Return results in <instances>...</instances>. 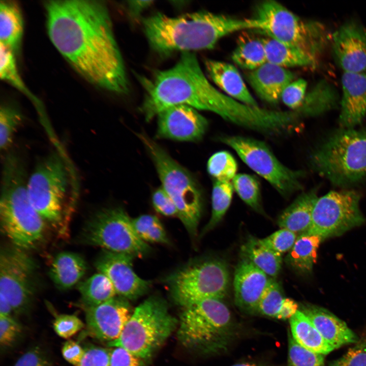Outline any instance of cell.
Instances as JSON below:
<instances>
[{
    "mask_svg": "<svg viewBox=\"0 0 366 366\" xmlns=\"http://www.w3.org/2000/svg\"><path fill=\"white\" fill-rule=\"evenodd\" d=\"M49 39L63 56L95 85L126 94L129 84L106 5L101 1L45 2Z\"/></svg>",
    "mask_w": 366,
    "mask_h": 366,
    "instance_id": "cell-1",
    "label": "cell"
},
{
    "mask_svg": "<svg viewBox=\"0 0 366 366\" xmlns=\"http://www.w3.org/2000/svg\"><path fill=\"white\" fill-rule=\"evenodd\" d=\"M144 92L140 110L147 121L164 110L185 105L212 112L224 119L246 128L254 121V107L217 89L204 74L195 54L184 52L172 68L139 77Z\"/></svg>",
    "mask_w": 366,
    "mask_h": 366,
    "instance_id": "cell-2",
    "label": "cell"
},
{
    "mask_svg": "<svg viewBox=\"0 0 366 366\" xmlns=\"http://www.w3.org/2000/svg\"><path fill=\"white\" fill-rule=\"evenodd\" d=\"M143 30L151 48L167 55L177 51L213 48L223 37L234 32L258 28L253 17L237 18L208 11L169 17L158 13L143 20Z\"/></svg>",
    "mask_w": 366,
    "mask_h": 366,
    "instance_id": "cell-3",
    "label": "cell"
},
{
    "mask_svg": "<svg viewBox=\"0 0 366 366\" xmlns=\"http://www.w3.org/2000/svg\"><path fill=\"white\" fill-rule=\"evenodd\" d=\"M0 201L1 229L15 247L26 250L43 239L45 222L36 211L27 193V177L20 156L8 152L3 159Z\"/></svg>",
    "mask_w": 366,
    "mask_h": 366,
    "instance_id": "cell-4",
    "label": "cell"
},
{
    "mask_svg": "<svg viewBox=\"0 0 366 366\" xmlns=\"http://www.w3.org/2000/svg\"><path fill=\"white\" fill-rule=\"evenodd\" d=\"M177 325L181 345L206 354L227 350L237 332L229 309L217 298L204 299L183 308Z\"/></svg>",
    "mask_w": 366,
    "mask_h": 366,
    "instance_id": "cell-5",
    "label": "cell"
},
{
    "mask_svg": "<svg viewBox=\"0 0 366 366\" xmlns=\"http://www.w3.org/2000/svg\"><path fill=\"white\" fill-rule=\"evenodd\" d=\"M310 163L333 185L348 187L366 178V127L334 131L312 152Z\"/></svg>",
    "mask_w": 366,
    "mask_h": 366,
    "instance_id": "cell-6",
    "label": "cell"
},
{
    "mask_svg": "<svg viewBox=\"0 0 366 366\" xmlns=\"http://www.w3.org/2000/svg\"><path fill=\"white\" fill-rule=\"evenodd\" d=\"M137 136L155 164L162 188L176 207L177 217L189 234L196 236L202 209V196L198 184L188 171L146 134Z\"/></svg>",
    "mask_w": 366,
    "mask_h": 366,
    "instance_id": "cell-7",
    "label": "cell"
},
{
    "mask_svg": "<svg viewBox=\"0 0 366 366\" xmlns=\"http://www.w3.org/2000/svg\"><path fill=\"white\" fill-rule=\"evenodd\" d=\"M253 18L258 23V31L297 47L318 60L331 42V35L324 24L303 20L274 1H265L259 4Z\"/></svg>",
    "mask_w": 366,
    "mask_h": 366,
    "instance_id": "cell-8",
    "label": "cell"
},
{
    "mask_svg": "<svg viewBox=\"0 0 366 366\" xmlns=\"http://www.w3.org/2000/svg\"><path fill=\"white\" fill-rule=\"evenodd\" d=\"M177 325L166 302L150 296L135 309L120 337L107 345L123 348L145 360L164 344Z\"/></svg>",
    "mask_w": 366,
    "mask_h": 366,
    "instance_id": "cell-9",
    "label": "cell"
},
{
    "mask_svg": "<svg viewBox=\"0 0 366 366\" xmlns=\"http://www.w3.org/2000/svg\"><path fill=\"white\" fill-rule=\"evenodd\" d=\"M69 179L65 162L57 152L41 159L27 178L30 203L45 223L56 227L62 222Z\"/></svg>",
    "mask_w": 366,
    "mask_h": 366,
    "instance_id": "cell-10",
    "label": "cell"
},
{
    "mask_svg": "<svg viewBox=\"0 0 366 366\" xmlns=\"http://www.w3.org/2000/svg\"><path fill=\"white\" fill-rule=\"evenodd\" d=\"M171 298L183 308L206 298L222 299L229 275L226 264L216 259L191 262L167 277Z\"/></svg>",
    "mask_w": 366,
    "mask_h": 366,
    "instance_id": "cell-11",
    "label": "cell"
},
{
    "mask_svg": "<svg viewBox=\"0 0 366 366\" xmlns=\"http://www.w3.org/2000/svg\"><path fill=\"white\" fill-rule=\"evenodd\" d=\"M132 220L121 208L101 209L87 221L80 235L84 244L105 250L143 257L150 247L135 231Z\"/></svg>",
    "mask_w": 366,
    "mask_h": 366,
    "instance_id": "cell-12",
    "label": "cell"
},
{
    "mask_svg": "<svg viewBox=\"0 0 366 366\" xmlns=\"http://www.w3.org/2000/svg\"><path fill=\"white\" fill-rule=\"evenodd\" d=\"M219 139L281 195L287 197L302 189L301 179L304 172L284 165L264 142L239 135H224Z\"/></svg>",
    "mask_w": 366,
    "mask_h": 366,
    "instance_id": "cell-13",
    "label": "cell"
},
{
    "mask_svg": "<svg viewBox=\"0 0 366 366\" xmlns=\"http://www.w3.org/2000/svg\"><path fill=\"white\" fill-rule=\"evenodd\" d=\"M360 200L358 192L346 189L331 191L318 197L307 232L319 236L323 241L361 225L365 219L360 209Z\"/></svg>",
    "mask_w": 366,
    "mask_h": 366,
    "instance_id": "cell-14",
    "label": "cell"
},
{
    "mask_svg": "<svg viewBox=\"0 0 366 366\" xmlns=\"http://www.w3.org/2000/svg\"><path fill=\"white\" fill-rule=\"evenodd\" d=\"M37 265L25 250L14 247L2 249L0 255V293L17 314L29 309L36 287Z\"/></svg>",
    "mask_w": 366,
    "mask_h": 366,
    "instance_id": "cell-15",
    "label": "cell"
},
{
    "mask_svg": "<svg viewBox=\"0 0 366 366\" xmlns=\"http://www.w3.org/2000/svg\"><path fill=\"white\" fill-rule=\"evenodd\" d=\"M133 256L104 250L98 257L95 266L112 283L117 295L135 300L145 294L151 283L138 277L133 268Z\"/></svg>",
    "mask_w": 366,
    "mask_h": 366,
    "instance_id": "cell-16",
    "label": "cell"
},
{
    "mask_svg": "<svg viewBox=\"0 0 366 366\" xmlns=\"http://www.w3.org/2000/svg\"><path fill=\"white\" fill-rule=\"evenodd\" d=\"M334 58L346 73H363L366 70V28L356 20H349L332 35Z\"/></svg>",
    "mask_w": 366,
    "mask_h": 366,
    "instance_id": "cell-17",
    "label": "cell"
},
{
    "mask_svg": "<svg viewBox=\"0 0 366 366\" xmlns=\"http://www.w3.org/2000/svg\"><path fill=\"white\" fill-rule=\"evenodd\" d=\"M84 309L88 333L108 343L120 337L133 313L128 300L119 296Z\"/></svg>",
    "mask_w": 366,
    "mask_h": 366,
    "instance_id": "cell-18",
    "label": "cell"
},
{
    "mask_svg": "<svg viewBox=\"0 0 366 366\" xmlns=\"http://www.w3.org/2000/svg\"><path fill=\"white\" fill-rule=\"evenodd\" d=\"M158 138L181 141H196L205 134L207 120L193 107L178 105L158 114Z\"/></svg>",
    "mask_w": 366,
    "mask_h": 366,
    "instance_id": "cell-19",
    "label": "cell"
},
{
    "mask_svg": "<svg viewBox=\"0 0 366 366\" xmlns=\"http://www.w3.org/2000/svg\"><path fill=\"white\" fill-rule=\"evenodd\" d=\"M270 277L246 258L240 256L235 268L234 302L242 312L257 314L258 306Z\"/></svg>",
    "mask_w": 366,
    "mask_h": 366,
    "instance_id": "cell-20",
    "label": "cell"
},
{
    "mask_svg": "<svg viewBox=\"0 0 366 366\" xmlns=\"http://www.w3.org/2000/svg\"><path fill=\"white\" fill-rule=\"evenodd\" d=\"M339 123L342 128H355L366 117V74L344 72Z\"/></svg>",
    "mask_w": 366,
    "mask_h": 366,
    "instance_id": "cell-21",
    "label": "cell"
},
{
    "mask_svg": "<svg viewBox=\"0 0 366 366\" xmlns=\"http://www.w3.org/2000/svg\"><path fill=\"white\" fill-rule=\"evenodd\" d=\"M299 310L309 318L334 349L358 341L359 338L347 324L328 310L309 303L302 304Z\"/></svg>",
    "mask_w": 366,
    "mask_h": 366,
    "instance_id": "cell-22",
    "label": "cell"
},
{
    "mask_svg": "<svg viewBox=\"0 0 366 366\" xmlns=\"http://www.w3.org/2000/svg\"><path fill=\"white\" fill-rule=\"evenodd\" d=\"M248 78L261 99L270 104H276L286 87L293 81L294 75L286 68L266 62L251 71Z\"/></svg>",
    "mask_w": 366,
    "mask_h": 366,
    "instance_id": "cell-23",
    "label": "cell"
},
{
    "mask_svg": "<svg viewBox=\"0 0 366 366\" xmlns=\"http://www.w3.org/2000/svg\"><path fill=\"white\" fill-rule=\"evenodd\" d=\"M205 66L215 84L227 95L246 105L259 106L234 66L224 62L207 59Z\"/></svg>",
    "mask_w": 366,
    "mask_h": 366,
    "instance_id": "cell-24",
    "label": "cell"
},
{
    "mask_svg": "<svg viewBox=\"0 0 366 366\" xmlns=\"http://www.w3.org/2000/svg\"><path fill=\"white\" fill-rule=\"evenodd\" d=\"M317 192L312 189L298 196L279 216V226L297 235L307 232L310 227L313 208L318 198Z\"/></svg>",
    "mask_w": 366,
    "mask_h": 366,
    "instance_id": "cell-25",
    "label": "cell"
},
{
    "mask_svg": "<svg viewBox=\"0 0 366 366\" xmlns=\"http://www.w3.org/2000/svg\"><path fill=\"white\" fill-rule=\"evenodd\" d=\"M87 269L85 260L78 254L64 252L58 254L51 265L49 274L53 283L62 289L71 288L82 278Z\"/></svg>",
    "mask_w": 366,
    "mask_h": 366,
    "instance_id": "cell-26",
    "label": "cell"
},
{
    "mask_svg": "<svg viewBox=\"0 0 366 366\" xmlns=\"http://www.w3.org/2000/svg\"><path fill=\"white\" fill-rule=\"evenodd\" d=\"M321 238L307 232L297 235L295 243L288 252L286 264L295 272L300 274L311 273L317 258V251Z\"/></svg>",
    "mask_w": 366,
    "mask_h": 366,
    "instance_id": "cell-27",
    "label": "cell"
},
{
    "mask_svg": "<svg viewBox=\"0 0 366 366\" xmlns=\"http://www.w3.org/2000/svg\"><path fill=\"white\" fill-rule=\"evenodd\" d=\"M267 62L282 68L314 66L318 60L301 49L269 37L262 38Z\"/></svg>",
    "mask_w": 366,
    "mask_h": 366,
    "instance_id": "cell-28",
    "label": "cell"
},
{
    "mask_svg": "<svg viewBox=\"0 0 366 366\" xmlns=\"http://www.w3.org/2000/svg\"><path fill=\"white\" fill-rule=\"evenodd\" d=\"M290 333L294 340L312 352L325 355L334 350L324 339L309 318L298 310L289 319Z\"/></svg>",
    "mask_w": 366,
    "mask_h": 366,
    "instance_id": "cell-29",
    "label": "cell"
},
{
    "mask_svg": "<svg viewBox=\"0 0 366 366\" xmlns=\"http://www.w3.org/2000/svg\"><path fill=\"white\" fill-rule=\"evenodd\" d=\"M23 33V20L19 5L15 1L0 3V43L14 52L18 49Z\"/></svg>",
    "mask_w": 366,
    "mask_h": 366,
    "instance_id": "cell-30",
    "label": "cell"
},
{
    "mask_svg": "<svg viewBox=\"0 0 366 366\" xmlns=\"http://www.w3.org/2000/svg\"><path fill=\"white\" fill-rule=\"evenodd\" d=\"M240 256L252 262L272 278H276L282 267V256L274 252L253 236H249L240 248Z\"/></svg>",
    "mask_w": 366,
    "mask_h": 366,
    "instance_id": "cell-31",
    "label": "cell"
},
{
    "mask_svg": "<svg viewBox=\"0 0 366 366\" xmlns=\"http://www.w3.org/2000/svg\"><path fill=\"white\" fill-rule=\"evenodd\" d=\"M231 58L240 67L253 71L267 62L262 38L244 32L239 36Z\"/></svg>",
    "mask_w": 366,
    "mask_h": 366,
    "instance_id": "cell-32",
    "label": "cell"
},
{
    "mask_svg": "<svg viewBox=\"0 0 366 366\" xmlns=\"http://www.w3.org/2000/svg\"><path fill=\"white\" fill-rule=\"evenodd\" d=\"M339 100L333 87L326 81H321L307 94L301 107L295 111L302 117L318 116L334 108Z\"/></svg>",
    "mask_w": 366,
    "mask_h": 366,
    "instance_id": "cell-33",
    "label": "cell"
},
{
    "mask_svg": "<svg viewBox=\"0 0 366 366\" xmlns=\"http://www.w3.org/2000/svg\"><path fill=\"white\" fill-rule=\"evenodd\" d=\"M78 289L84 308L100 305L117 295L111 282L100 272L80 282Z\"/></svg>",
    "mask_w": 366,
    "mask_h": 366,
    "instance_id": "cell-34",
    "label": "cell"
},
{
    "mask_svg": "<svg viewBox=\"0 0 366 366\" xmlns=\"http://www.w3.org/2000/svg\"><path fill=\"white\" fill-rule=\"evenodd\" d=\"M233 191L231 181L215 180L211 194V215L202 235L214 228L223 219L231 204Z\"/></svg>",
    "mask_w": 366,
    "mask_h": 366,
    "instance_id": "cell-35",
    "label": "cell"
},
{
    "mask_svg": "<svg viewBox=\"0 0 366 366\" xmlns=\"http://www.w3.org/2000/svg\"><path fill=\"white\" fill-rule=\"evenodd\" d=\"M234 190L240 199L253 210L263 214L260 198L259 182L253 175L237 174L232 180Z\"/></svg>",
    "mask_w": 366,
    "mask_h": 366,
    "instance_id": "cell-36",
    "label": "cell"
},
{
    "mask_svg": "<svg viewBox=\"0 0 366 366\" xmlns=\"http://www.w3.org/2000/svg\"><path fill=\"white\" fill-rule=\"evenodd\" d=\"M132 221L137 234L145 242L169 243L165 229L156 216L143 215Z\"/></svg>",
    "mask_w": 366,
    "mask_h": 366,
    "instance_id": "cell-37",
    "label": "cell"
},
{
    "mask_svg": "<svg viewBox=\"0 0 366 366\" xmlns=\"http://www.w3.org/2000/svg\"><path fill=\"white\" fill-rule=\"evenodd\" d=\"M20 111L11 105L4 104L0 109V147L6 151L13 143L16 131L23 122Z\"/></svg>",
    "mask_w": 366,
    "mask_h": 366,
    "instance_id": "cell-38",
    "label": "cell"
},
{
    "mask_svg": "<svg viewBox=\"0 0 366 366\" xmlns=\"http://www.w3.org/2000/svg\"><path fill=\"white\" fill-rule=\"evenodd\" d=\"M209 174L215 180L231 181L237 174V162L228 151L222 150L213 154L207 165Z\"/></svg>",
    "mask_w": 366,
    "mask_h": 366,
    "instance_id": "cell-39",
    "label": "cell"
},
{
    "mask_svg": "<svg viewBox=\"0 0 366 366\" xmlns=\"http://www.w3.org/2000/svg\"><path fill=\"white\" fill-rule=\"evenodd\" d=\"M285 297L280 284L270 278L260 300L257 314L276 318Z\"/></svg>",
    "mask_w": 366,
    "mask_h": 366,
    "instance_id": "cell-40",
    "label": "cell"
},
{
    "mask_svg": "<svg viewBox=\"0 0 366 366\" xmlns=\"http://www.w3.org/2000/svg\"><path fill=\"white\" fill-rule=\"evenodd\" d=\"M0 77L2 80L28 95L29 91L24 85L16 65L14 52L0 43Z\"/></svg>",
    "mask_w": 366,
    "mask_h": 366,
    "instance_id": "cell-41",
    "label": "cell"
},
{
    "mask_svg": "<svg viewBox=\"0 0 366 366\" xmlns=\"http://www.w3.org/2000/svg\"><path fill=\"white\" fill-rule=\"evenodd\" d=\"M288 366H325L324 355L310 351L298 344L289 331Z\"/></svg>",
    "mask_w": 366,
    "mask_h": 366,
    "instance_id": "cell-42",
    "label": "cell"
},
{
    "mask_svg": "<svg viewBox=\"0 0 366 366\" xmlns=\"http://www.w3.org/2000/svg\"><path fill=\"white\" fill-rule=\"evenodd\" d=\"M297 237L295 233L281 228L260 240L268 248L282 256L291 249Z\"/></svg>",
    "mask_w": 366,
    "mask_h": 366,
    "instance_id": "cell-43",
    "label": "cell"
},
{
    "mask_svg": "<svg viewBox=\"0 0 366 366\" xmlns=\"http://www.w3.org/2000/svg\"><path fill=\"white\" fill-rule=\"evenodd\" d=\"M355 345L330 366H366V331Z\"/></svg>",
    "mask_w": 366,
    "mask_h": 366,
    "instance_id": "cell-44",
    "label": "cell"
},
{
    "mask_svg": "<svg viewBox=\"0 0 366 366\" xmlns=\"http://www.w3.org/2000/svg\"><path fill=\"white\" fill-rule=\"evenodd\" d=\"M307 81L298 79L290 83L283 90L281 99L289 108L293 111L298 110L302 106L306 96Z\"/></svg>",
    "mask_w": 366,
    "mask_h": 366,
    "instance_id": "cell-45",
    "label": "cell"
},
{
    "mask_svg": "<svg viewBox=\"0 0 366 366\" xmlns=\"http://www.w3.org/2000/svg\"><path fill=\"white\" fill-rule=\"evenodd\" d=\"M84 326L83 322L75 315H59L53 322L54 331L60 337L64 339L72 337Z\"/></svg>",
    "mask_w": 366,
    "mask_h": 366,
    "instance_id": "cell-46",
    "label": "cell"
},
{
    "mask_svg": "<svg viewBox=\"0 0 366 366\" xmlns=\"http://www.w3.org/2000/svg\"><path fill=\"white\" fill-rule=\"evenodd\" d=\"M84 350L83 356L78 366H110L109 349L93 346Z\"/></svg>",
    "mask_w": 366,
    "mask_h": 366,
    "instance_id": "cell-47",
    "label": "cell"
},
{
    "mask_svg": "<svg viewBox=\"0 0 366 366\" xmlns=\"http://www.w3.org/2000/svg\"><path fill=\"white\" fill-rule=\"evenodd\" d=\"M21 331L20 324L11 316H0V343L3 347L11 345Z\"/></svg>",
    "mask_w": 366,
    "mask_h": 366,
    "instance_id": "cell-48",
    "label": "cell"
},
{
    "mask_svg": "<svg viewBox=\"0 0 366 366\" xmlns=\"http://www.w3.org/2000/svg\"><path fill=\"white\" fill-rule=\"evenodd\" d=\"M152 203L155 210L161 215L167 217L177 216L175 205L162 188L154 192Z\"/></svg>",
    "mask_w": 366,
    "mask_h": 366,
    "instance_id": "cell-49",
    "label": "cell"
},
{
    "mask_svg": "<svg viewBox=\"0 0 366 366\" xmlns=\"http://www.w3.org/2000/svg\"><path fill=\"white\" fill-rule=\"evenodd\" d=\"M143 359L119 347L110 352V366H144Z\"/></svg>",
    "mask_w": 366,
    "mask_h": 366,
    "instance_id": "cell-50",
    "label": "cell"
},
{
    "mask_svg": "<svg viewBox=\"0 0 366 366\" xmlns=\"http://www.w3.org/2000/svg\"><path fill=\"white\" fill-rule=\"evenodd\" d=\"M14 366H53L44 352L39 347H33L23 353Z\"/></svg>",
    "mask_w": 366,
    "mask_h": 366,
    "instance_id": "cell-51",
    "label": "cell"
},
{
    "mask_svg": "<svg viewBox=\"0 0 366 366\" xmlns=\"http://www.w3.org/2000/svg\"><path fill=\"white\" fill-rule=\"evenodd\" d=\"M85 350L77 342L69 340L67 341L62 348V355L65 359L74 366L80 362Z\"/></svg>",
    "mask_w": 366,
    "mask_h": 366,
    "instance_id": "cell-52",
    "label": "cell"
},
{
    "mask_svg": "<svg viewBox=\"0 0 366 366\" xmlns=\"http://www.w3.org/2000/svg\"><path fill=\"white\" fill-rule=\"evenodd\" d=\"M298 310L299 306L295 301L291 298L285 297L276 319H290Z\"/></svg>",
    "mask_w": 366,
    "mask_h": 366,
    "instance_id": "cell-53",
    "label": "cell"
},
{
    "mask_svg": "<svg viewBox=\"0 0 366 366\" xmlns=\"http://www.w3.org/2000/svg\"><path fill=\"white\" fill-rule=\"evenodd\" d=\"M153 3L152 1H134L128 2V8L130 13L134 16L139 15Z\"/></svg>",
    "mask_w": 366,
    "mask_h": 366,
    "instance_id": "cell-54",
    "label": "cell"
},
{
    "mask_svg": "<svg viewBox=\"0 0 366 366\" xmlns=\"http://www.w3.org/2000/svg\"><path fill=\"white\" fill-rule=\"evenodd\" d=\"M12 307L6 296L0 293V316H11Z\"/></svg>",
    "mask_w": 366,
    "mask_h": 366,
    "instance_id": "cell-55",
    "label": "cell"
},
{
    "mask_svg": "<svg viewBox=\"0 0 366 366\" xmlns=\"http://www.w3.org/2000/svg\"><path fill=\"white\" fill-rule=\"evenodd\" d=\"M231 366H267L261 364H258L255 363H252V362H240L236 364H235L234 365H232Z\"/></svg>",
    "mask_w": 366,
    "mask_h": 366,
    "instance_id": "cell-56",
    "label": "cell"
}]
</instances>
